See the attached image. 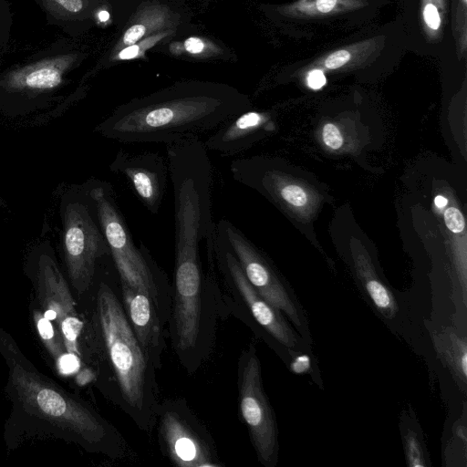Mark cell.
I'll return each instance as SVG.
<instances>
[{
    "label": "cell",
    "mask_w": 467,
    "mask_h": 467,
    "mask_svg": "<svg viewBox=\"0 0 467 467\" xmlns=\"http://www.w3.org/2000/svg\"><path fill=\"white\" fill-rule=\"evenodd\" d=\"M247 110L237 95L204 88H174L119 107L98 125L105 138L122 143H164L217 129Z\"/></svg>",
    "instance_id": "obj_1"
},
{
    "label": "cell",
    "mask_w": 467,
    "mask_h": 467,
    "mask_svg": "<svg viewBox=\"0 0 467 467\" xmlns=\"http://www.w3.org/2000/svg\"><path fill=\"white\" fill-rule=\"evenodd\" d=\"M166 145L174 197L175 260L201 259L199 244L214 233L212 216L213 168L208 150L198 137Z\"/></svg>",
    "instance_id": "obj_2"
},
{
    "label": "cell",
    "mask_w": 467,
    "mask_h": 467,
    "mask_svg": "<svg viewBox=\"0 0 467 467\" xmlns=\"http://www.w3.org/2000/svg\"><path fill=\"white\" fill-rule=\"evenodd\" d=\"M98 318L121 396L133 410L145 409L150 400V362L139 343L111 287L100 282L98 291Z\"/></svg>",
    "instance_id": "obj_3"
},
{
    "label": "cell",
    "mask_w": 467,
    "mask_h": 467,
    "mask_svg": "<svg viewBox=\"0 0 467 467\" xmlns=\"http://www.w3.org/2000/svg\"><path fill=\"white\" fill-rule=\"evenodd\" d=\"M88 186L120 282L147 294L158 307L161 274L146 246L133 242L111 185L91 181Z\"/></svg>",
    "instance_id": "obj_4"
},
{
    "label": "cell",
    "mask_w": 467,
    "mask_h": 467,
    "mask_svg": "<svg viewBox=\"0 0 467 467\" xmlns=\"http://www.w3.org/2000/svg\"><path fill=\"white\" fill-rule=\"evenodd\" d=\"M62 241L70 279L84 291L94 278L98 262L111 256L88 184L64 205Z\"/></svg>",
    "instance_id": "obj_5"
},
{
    "label": "cell",
    "mask_w": 467,
    "mask_h": 467,
    "mask_svg": "<svg viewBox=\"0 0 467 467\" xmlns=\"http://www.w3.org/2000/svg\"><path fill=\"white\" fill-rule=\"evenodd\" d=\"M239 408L259 462L275 467L278 461V428L263 387L261 364L255 348L243 351L238 368Z\"/></svg>",
    "instance_id": "obj_6"
},
{
    "label": "cell",
    "mask_w": 467,
    "mask_h": 467,
    "mask_svg": "<svg viewBox=\"0 0 467 467\" xmlns=\"http://www.w3.org/2000/svg\"><path fill=\"white\" fill-rule=\"evenodd\" d=\"M215 231L236 257L252 286L288 318L302 337H308L306 318L297 298L275 275L241 230L232 222L222 219L216 223Z\"/></svg>",
    "instance_id": "obj_7"
},
{
    "label": "cell",
    "mask_w": 467,
    "mask_h": 467,
    "mask_svg": "<svg viewBox=\"0 0 467 467\" xmlns=\"http://www.w3.org/2000/svg\"><path fill=\"white\" fill-rule=\"evenodd\" d=\"M206 242L208 254L216 261L224 277L242 297L255 321L290 352L301 350L303 337L286 321L285 315L252 286L222 236L214 230Z\"/></svg>",
    "instance_id": "obj_8"
},
{
    "label": "cell",
    "mask_w": 467,
    "mask_h": 467,
    "mask_svg": "<svg viewBox=\"0 0 467 467\" xmlns=\"http://www.w3.org/2000/svg\"><path fill=\"white\" fill-rule=\"evenodd\" d=\"M14 374L25 399L41 414L63 423L91 445L99 446L106 441L110 430L88 409L42 384L23 369H15Z\"/></svg>",
    "instance_id": "obj_9"
},
{
    "label": "cell",
    "mask_w": 467,
    "mask_h": 467,
    "mask_svg": "<svg viewBox=\"0 0 467 467\" xmlns=\"http://www.w3.org/2000/svg\"><path fill=\"white\" fill-rule=\"evenodd\" d=\"M109 168L129 182L134 193L151 214L159 213L169 174L167 160L162 155L157 152L130 154L119 150Z\"/></svg>",
    "instance_id": "obj_10"
},
{
    "label": "cell",
    "mask_w": 467,
    "mask_h": 467,
    "mask_svg": "<svg viewBox=\"0 0 467 467\" xmlns=\"http://www.w3.org/2000/svg\"><path fill=\"white\" fill-rule=\"evenodd\" d=\"M160 438L166 454L178 466H220L207 438L176 410L161 412Z\"/></svg>",
    "instance_id": "obj_11"
},
{
    "label": "cell",
    "mask_w": 467,
    "mask_h": 467,
    "mask_svg": "<svg viewBox=\"0 0 467 467\" xmlns=\"http://www.w3.org/2000/svg\"><path fill=\"white\" fill-rule=\"evenodd\" d=\"M123 308L147 358L157 366L161 352V333L157 306L147 294L120 282Z\"/></svg>",
    "instance_id": "obj_12"
},
{
    "label": "cell",
    "mask_w": 467,
    "mask_h": 467,
    "mask_svg": "<svg viewBox=\"0 0 467 467\" xmlns=\"http://www.w3.org/2000/svg\"><path fill=\"white\" fill-rule=\"evenodd\" d=\"M265 117L257 111L245 110L220 125L206 140L207 150L223 157H232L244 150L254 140L257 130L264 128Z\"/></svg>",
    "instance_id": "obj_13"
},
{
    "label": "cell",
    "mask_w": 467,
    "mask_h": 467,
    "mask_svg": "<svg viewBox=\"0 0 467 467\" xmlns=\"http://www.w3.org/2000/svg\"><path fill=\"white\" fill-rule=\"evenodd\" d=\"M438 350L444 358L453 376L462 386L467 379V344L464 336L447 328L436 336Z\"/></svg>",
    "instance_id": "obj_14"
},
{
    "label": "cell",
    "mask_w": 467,
    "mask_h": 467,
    "mask_svg": "<svg viewBox=\"0 0 467 467\" xmlns=\"http://www.w3.org/2000/svg\"><path fill=\"white\" fill-rule=\"evenodd\" d=\"M403 447L410 467L429 466V458L420 434L411 426L402 427Z\"/></svg>",
    "instance_id": "obj_15"
},
{
    "label": "cell",
    "mask_w": 467,
    "mask_h": 467,
    "mask_svg": "<svg viewBox=\"0 0 467 467\" xmlns=\"http://www.w3.org/2000/svg\"><path fill=\"white\" fill-rule=\"evenodd\" d=\"M61 73L54 67H42L26 75L23 84L32 90H48L61 83Z\"/></svg>",
    "instance_id": "obj_16"
},
{
    "label": "cell",
    "mask_w": 467,
    "mask_h": 467,
    "mask_svg": "<svg viewBox=\"0 0 467 467\" xmlns=\"http://www.w3.org/2000/svg\"><path fill=\"white\" fill-rule=\"evenodd\" d=\"M292 358L289 363V368L292 373L304 375L312 373L314 370V358L306 353L297 350L292 352Z\"/></svg>",
    "instance_id": "obj_17"
},
{
    "label": "cell",
    "mask_w": 467,
    "mask_h": 467,
    "mask_svg": "<svg viewBox=\"0 0 467 467\" xmlns=\"http://www.w3.org/2000/svg\"><path fill=\"white\" fill-rule=\"evenodd\" d=\"M281 198L289 204L296 207L304 206L307 202L306 192L299 186L288 184L281 188Z\"/></svg>",
    "instance_id": "obj_18"
},
{
    "label": "cell",
    "mask_w": 467,
    "mask_h": 467,
    "mask_svg": "<svg viewBox=\"0 0 467 467\" xmlns=\"http://www.w3.org/2000/svg\"><path fill=\"white\" fill-rule=\"evenodd\" d=\"M36 316L37 318H36V324L41 338L51 349L54 355H57V352L60 353L59 350H57V346L54 344L55 331L52 324L44 316H40L39 314Z\"/></svg>",
    "instance_id": "obj_19"
},
{
    "label": "cell",
    "mask_w": 467,
    "mask_h": 467,
    "mask_svg": "<svg viewBox=\"0 0 467 467\" xmlns=\"http://www.w3.org/2000/svg\"><path fill=\"white\" fill-rule=\"evenodd\" d=\"M444 222L448 229L455 234L462 232L465 226L463 215L455 207L446 209L444 212Z\"/></svg>",
    "instance_id": "obj_20"
},
{
    "label": "cell",
    "mask_w": 467,
    "mask_h": 467,
    "mask_svg": "<svg viewBox=\"0 0 467 467\" xmlns=\"http://www.w3.org/2000/svg\"><path fill=\"white\" fill-rule=\"evenodd\" d=\"M324 142L331 149H338L343 142L342 136L338 129L331 123L326 124L323 128Z\"/></svg>",
    "instance_id": "obj_21"
},
{
    "label": "cell",
    "mask_w": 467,
    "mask_h": 467,
    "mask_svg": "<svg viewBox=\"0 0 467 467\" xmlns=\"http://www.w3.org/2000/svg\"><path fill=\"white\" fill-rule=\"evenodd\" d=\"M57 368L59 372L67 375L77 371L79 368L77 355L69 352L60 355L57 360Z\"/></svg>",
    "instance_id": "obj_22"
},
{
    "label": "cell",
    "mask_w": 467,
    "mask_h": 467,
    "mask_svg": "<svg viewBox=\"0 0 467 467\" xmlns=\"http://www.w3.org/2000/svg\"><path fill=\"white\" fill-rule=\"evenodd\" d=\"M350 58V55L346 50H338L327 57L325 61L327 67L335 69L345 65Z\"/></svg>",
    "instance_id": "obj_23"
},
{
    "label": "cell",
    "mask_w": 467,
    "mask_h": 467,
    "mask_svg": "<svg viewBox=\"0 0 467 467\" xmlns=\"http://www.w3.org/2000/svg\"><path fill=\"white\" fill-rule=\"evenodd\" d=\"M146 33V27L141 24H135L129 27L124 36H123V42L125 45H133L135 44L140 38H141Z\"/></svg>",
    "instance_id": "obj_24"
},
{
    "label": "cell",
    "mask_w": 467,
    "mask_h": 467,
    "mask_svg": "<svg viewBox=\"0 0 467 467\" xmlns=\"http://www.w3.org/2000/svg\"><path fill=\"white\" fill-rule=\"evenodd\" d=\"M424 19L427 25L432 29H438L441 24L440 16L437 8L429 4L424 8Z\"/></svg>",
    "instance_id": "obj_25"
},
{
    "label": "cell",
    "mask_w": 467,
    "mask_h": 467,
    "mask_svg": "<svg viewBox=\"0 0 467 467\" xmlns=\"http://www.w3.org/2000/svg\"><path fill=\"white\" fill-rule=\"evenodd\" d=\"M307 84L313 89H318L326 84V78L321 70L314 69L307 76Z\"/></svg>",
    "instance_id": "obj_26"
},
{
    "label": "cell",
    "mask_w": 467,
    "mask_h": 467,
    "mask_svg": "<svg viewBox=\"0 0 467 467\" xmlns=\"http://www.w3.org/2000/svg\"><path fill=\"white\" fill-rule=\"evenodd\" d=\"M185 49L192 54H198L203 49V43L197 37H190L184 43Z\"/></svg>",
    "instance_id": "obj_27"
},
{
    "label": "cell",
    "mask_w": 467,
    "mask_h": 467,
    "mask_svg": "<svg viewBox=\"0 0 467 467\" xmlns=\"http://www.w3.org/2000/svg\"><path fill=\"white\" fill-rule=\"evenodd\" d=\"M57 3H58L62 7H64L66 10L77 13L80 11L82 8V1L81 0H55Z\"/></svg>",
    "instance_id": "obj_28"
},
{
    "label": "cell",
    "mask_w": 467,
    "mask_h": 467,
    "mask_svg": "<svg viewBox=\"0 0 467 467\" xmlns=\"http://www.w3.org/2000/svg\"><path fill=\"white\" fill-rule=\"evenodd\" d=\"M139 46L133 44L124 48L119 55L120 59H131L139 54Z\"/></svg>",
    "instance_id": "obj_29"
},
{
    "label": "cell",
    "mask_w": 467,
    "mask_h": 467,
    "mask_svg": "<svg viewBox=\"0 0 467 467\" xmlns=\"http://www.w3.org/2000/svg\"><path fill=\"white\" fill-rule=\"evenodd\" d=\"M337 0H317V7L322 13H327L333 9Z\"/></svg>",
    "instance_id": "obj_30"
},
{
    "label": "cell",
    "mask_w": 467,
    "mask_h": 467,
    "mask_svg": "<svg viewBox=\"0 0 467 467\" xmlns=\"http://www.w3.org/2000/svg\"><path fill=\"white\" fill-rule=\"evenodd\" d=\"M93 379V375L89 370H83L78 376L79 384H86Z\"/></svg>",
    "instance_id": "obj_31"
},
{
    "label": "cell",
    "mask_w": 467,
    "mask_h": 467,
    "mask_svg": "<svg viewBox=\"0 0 467 467\" xmlns=\"http://www.w3.org/2000/svg\"><path fill=\"white\" fill-rule=\"evenodd\" d=\"M435 205L439 208H443L446 206L448 201L445 197L441 195H438L434 199Z\"/></svg>",
    "instance_id": "obj_32"
},
{
    "label": "cell",
    "mask_w": 467,
    "mask_h": 467,
    "mask_svg": "<svg viewBox=\"0 0 467 467\" xmlns=\"http://www.w3.org/2000/svg\"><path fill=\"white\" fill-rule=\"evenodd\" d=\"M99 17L100 21L106 22L109 19V13L107 11H101L99 14Z\"/></svg>",
    "instance_id": "obj_33"
}]
</instances>
